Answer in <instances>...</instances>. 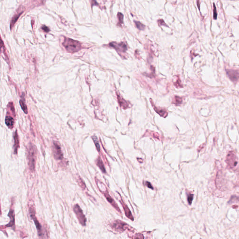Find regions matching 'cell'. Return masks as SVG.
Listing matches in <instances>:
<instances>
[{"label": "cell", "instance_id": "cell-1", "mask_svg": "<svg viewBox=\"0 0 239 239\" xmlns=\"http://www.w3.org/2000/svg\"><path fill=\"white\" fill-rule=\"evenodd\" d=\"M27 153V160L30 169L31 171H34L35 168L36 161L37 159V150L35 146L31 143L29 146Z\"/></svg>", "mask_w": 239, "mask_h": 239}, {"label": "cell", "instance_id": "cell-2", "mask_svg": "<svg viewBox=\"0 0 239 239\" xmlns=\"http://www.w3.org/2000/svg\"><path fill=\"white\" fill-rule=\"evenodd\" d=\"M62 45L67 51L71 53L78 52L81 49L80 43L69 38H65Z\"/></svg>", "mask_w": 239, "mask_h": 239}, {"label": "cell", "instance_id": "cell-3", "mask_svg": "<svg viewBox=\"0 0 239 239\" xmlns=\"http://www.w3.org/2000/svg\"><path fill=\"white\" fill-rule=\"evenodd\" d=\"M73 211L74 212L75 214L76 215V216L80 222V224H81V225L84 226H86L87 219L84 214H83L82 210L81 209L80 207L78 204L75 205L74 206Z\"/></svg>", "mask_w": 239, "mask_h": 239}, {"label": "cell", "instance_id": "cell-4", "mask_svg": "<svg viewBox=\"0 0 239 239\" xmlns=\"http://www.w3.org/2000/svg\"><path fill=\"white\" fill-rule=\"evenodd\" d=\"M52 153L54 158L56 160H61L63 158V155L61 151L60 146L57 142H53Z\"/></svg>", "mask_w": 239, "mask_h": 239}, {"label": "cell", "instance_id": "cell-5", "mask_svg": "<svg viewBox=\"0 0 239 239\" xmlns=\"http://www.w3.org/2000/svg\"><path fill=\"white\" fill-rule=\"evenodd\" d=\"M30 213L31 215V217L33 219V220L34 221L35 224L37 227V230L38 231V234L39 236H42L43 233L42 230V227L40 225V223L38 222L37 219L36 217L35 212L34 209L32 207H31L30 208Z\"/></svg>", "mask_w": 239, "mask_h": 239}, {"label": "cell", "instance_id": "cell-6", "mask_svg": "<svg viewBox=\"0 0 239 239\" xmlns=\"http://www.w3.org/2000/svg\"><path fill=\"white\" fill-rule=\"evenodd\" d=\"M109 46L114 48L119 52H124L127 51V45L124 43H117L116 42H111L109 44Z\"/></svg>", "mask_w": 239, "mask_h": 239}, {"label": "cell", "instance_id": "cell-7", "mask_svg": "<svg viewBox=\"0 0 239 239\" xmlns=\"http://www.w3.org/2000/svg\"><path fill=\"white\" fill-rule=\"evenodd\" d=\"M227 164H229V165L232 168L236 167L238 164V161L237 159L236 156H235V155L233 154L232 153H230V154H229L228 155H227Z\"/></svg>", "mask_w": 239, "mask_h": 239}, {"label": "cell", "instance_id": "cell-8", "mask_svg": "<svg viewBox=\"0 0 239 239\" xmlns=\"http://www.w3.org/2000/svg\"><path fill=\"white\" fill-rule=\"evenodd\" d=\"M227 74L230 79L233 82H237L239 79V72L238 70H226Z\"/></svg>", "mask_w": 239, "mask_h": 239}, {"label": "cell", "instance_id": "cell-9", "mask_svg": "<svg viewBox=\"0 0 239 239\" xmlns=\"http://www.w3.org/2000/svg\"><path fill=\"white\" fill-rule=\"evenodd\" d=\"M0 55H3V58L8 63H9V60L8 59L7 54L6 53V49H5V46L4 43L3 42L2 39L0 36Z\"/></svg>", "mask_w": 239, "mask_h": 239}, {"label": "cell", "instance_id": "cell-10", "mask_svg": "<svg viewBox=\"0 0 239 239\" xmlns=\"http://www.w3.org/2000/svg\"><path fill=\"white\" fill-rule=\"evenodd\" d=\"M8 216H9L10 218V222L7 225V227H12L13 228L15 229V213L12 210V209H10L9 213L8 214Z\"/></svg>", "mask_w": 239, "mask_h": 239}, {"label": "cell", "instance_id": "cell-11", "mask_svg": "<svg viewBox=\"0 0 239 239\" xmlns=\"http://www.w3.org/2000/svg\"><path fill=\"white\" fill-rule=\"evenodd\" d=\"M151 104L152 105L153 107L154 108L155 111L157 113V114H158L160 116H161L162 117H166L168 115V112L166 110H165V109L157 108L154 104H153L152 102H151Z\"/></svg>", "mask_w": 239, "mask_h": 239}, {"label": "cell", "instance_id": "cell-12", "mask_svg": "<svg viewBox=\"0 0 239 239\" xmlns=\"http://www.w3.org/2000/svg\"><path fill=\"white\" fill-rule=\"evenodd\" d=\"M5 123L10 129H13L15 121L14 118L10 115H7L5 118Z\"/></svg>", "mask_w": 239, "mask_h": 239}, {"label": "cell", "instance_id": "cell-13", "mask_svg": "<svg viewBox=\"0 0 239 239\" xmlns=\"http://www.w3.org/2000/svg\"><path fill=\"white\" fill-rule=\"evenodd\" d=\"M14 154H17V153L18 149L19 147V141L18 136L17 133V131L15 132L14 135Z\"/></svg>", "mask_w": 239, "mask_h": 239}, {"label": "cell", "instance_id": "cell-14", "mask_svg": "<svg viewBox=\"0 0 239 239\" xmlns=\"http://www.w3.org/2000/svg\"><path fill=\"white\" fill-rule=\"evenodd\" d=\"M103 193H104V196H105L106 198V199L108 200V201L109 202L110 204L112 205L113 206H114V207H115V208L117 210L120 212L118 206H117V205L115 203V201L112 198L110 197V196L109 195V194H108V193L107 192H103Z\"/></svg>", "mask_w": 239, "mask_h": 239}, {"label": "cell", "instance_id": "cell-15", "mask_svg": "<svg viewBox=\"0 0 239 239\" xmlns=\"http://www.w3.org/2000/svg\"><path fill=\"white\" fill-rule=\"evenodd\" d=\"M24 12V11H21V12H19L17 14L15 15L12 18V20L11 21V23H10V29L11 30L12 28L14 27V26L15 24H16V23L17 22V21L18 20V19H19V17L21 16L23 13Z\"/></svg>", "mask_w": 239, "mask_h": 239}, {"label": "cell", "instance_id": "cell-16", "mask_svg": "<svg viewBox=\"0 0 239 239\" xmlns=\"http://www.w3.org/2000/svg\"><path fill=\"white\" fill-rule=\"evenodd\" d=\"M96 164L99 167V168L101 169V171H102L103 173H106V170L105 169V167L103 164V162L102 160L101 159L100 157H98V158L96 160Z\"/></svg>", "mask_w": 239, "mask_h": 239}, {"label": "cell", "instance_id": "cell-17", "mask_svg": "<svg viewBox=\"0 0 239 239\" xmlns=\"http://www.w3.org/2000/svg\"><path fill=\"white\" fill-rule=\"evenodd\" d=\"M123 208H124L125 214H126V215L127 217L129 218V219L131 220H134V218H133V216L132 215L130 211L129 208L128 207V206L125 204H123Z\"/></svg>", "mask_w": 239, "mask_h": 239}, {"label": "cell", "instance_id": "cell-18", "mask_svg": "<svg viewBox=\"0 0 239 239\" xmlns=\"http://www.w3.org/2000/svg\"><path fill=\"white\" fill-rule=\"evenodd\" d=\"M19 102H20V105L22 109L23 110L24 113L26 114H28V108L25 103V100L24 99V100H21L19 101Z\"/></svg>", "mask_w": 239, "mask_h": 239}, {"label": "cell", "instance_id": "cell-19", "mask_svg": "<svg viewBox=\"0 0 239 239\" xmlns=\"http://www.w3.org/2000/svg\"><path fill=\"white\" fill-rule=\"evenodd\" d=\"M118 101L119 102L121 106V107H123L124 108H127L129 107V104L127 103L126 101L123 100L119 96H118Z\"/></svg>", "mask_w": 239, "mask_h": 239}, {"label": "cell", "instance_id": "cell-20", "mask_svg": "<svg viewBox=\"0 0 239 239\" xmlns=\"http://www.w3.org/2000/svg\"><path fill=\"white\" fill-rule=\"evenodd\" d=\"M183 100L180 97L178 96H175L174 97L173 100L172 101V103L175 104L176 105H179L182 103Z\"/></svg>", "mask_w": 239, "mask_h": 239}, {"label": "cell", "instance_id": "cell-21", "mask_svg": "<svg viewBox=\"0 0 239 239\" xmlns=\"http://www.w3.org/2000/svg\"><path fill=\"white\" fill-rule=\"evenodd\" d=\"M117 17L118 18V20H119V23L118 25L121 26L122 24L123 23V15L122 13L118 12L117 14Z\"/></svg>", "mask_w": 239, "mask_h": 239}, {"label": "cell", "instance_id": "cell-22", "mask_svg": "<svg viewBox=\"0 0 239 239\" xmlns=\"http://www.w3.org/2000/svg\"><path fill=\"white\" fill-rule=\"evenodd\" d=\"M122 222H120L119 223V222L117 221V223H116L114 224V227H115V228H116V229H118L123 230L122 229V228H124V227H123V226H124L125 225V224H122Z\"/></svg>", "mask_w": 239, "mask_h": 239}, {"label": "cell", "instance_id": "cell-23", "mask_svg": "<svg viewBox=\"0 0 239 239\" xmlns=\"http://www.w3.org/2000/svg\"><path fill=\"white\" fill-rule=\"evenodd\" d=\"M134 22L136 25V27L137 28V29H138L139 30H144L145 28V26L143 24H142L140 22L136 21Z\"/></svg>", "mask_w": 239, "mask_h": 239}, {"label": "cell", "instance_id": "cell-24", "mask_svg": "<svg viewBox=\"0 0 239 239\" xmlns=\"http://www.w3.org/2000/svg\"><path fill=\"white\" fill-rule=\"evenodd\" d=\"M92 139H93V140L94 141V143L96 146L97 150L98 151H100V144H99V143L98 140L97 138V137L96 136H93L92 137Z\"/></svg>", "mask_w": 239, "mask_h": 239}, {"label": "cell", "instance_id": "cell-25", "mask_svg": "<svg viewBox=\"0 0 239 239\" xmlns=\"http://www.w3.org/2000/svg\"><path fill=\"white\" fill-rule=\"evenodd\" d=\"M174 85L175 86H176L178 88H179V87H183V86H182V83H181V80H180L179 78H178L177 80L176 81V82H174Z\"/></svg>", "mask_w": 239, "mask_h": 239}, {"label": "cell", "instance_id": "cell-26", "mask_svg": "<svg viewBox=\"0 0 239 239\" xmlns=\"http://www.w3.org/2000/svg\"><path fill=\"white\" fill-rule=\"evenodd\" d=\"M193 199V195L192 194H190L189 195H188V202L190 205L192 204Z\"/></svg>", "mask_w": 239, "mask_h": 239}, {"label": "cell", "instance_id": "cell-27", "mask_svg": "<svg viewBox=\"0 0 239 239\" xmlns=\"http://www.w3.org/2000/svg\"><path fill=\"white\" fill-rule=\"evenodd\" d=\"M213 6H214V10H213V18L214 19H217V10L216 9L215 5L214 4H213Z\"/></svg>", "mask_w": 239, "mask_h": 239}, {"label": "cell", "instance_id": "cell-28", "mask_svg": "<svg viewBox=\"0 0 239 239\" xmlns=\"http://www.w3.org/2000/svg\"><path fill=\"white\" fill-rule=\"evenodd\" d=\"M79 180H80V181H78L79 184L80 185V187H81L82 188H83V189H85V188H86V185H85V184L84 183V182L82 181V180H81V178Z\"/></svg>", "mask_w": 239, "mask_h": 239}, {"label": "cell", "instance_id": "cell-29", "mask_svg": "<svg viewBox=\"0 0 239 239\" xmlns=\"http://www.w3.org/2000/svg\"><path fill=\"white\" fill-rule=\"evenodd\" d=\"M41 28H42L43 31H45V32H47V33L48 32H49L50 31V29L47 26H45V25H43Z\"/></svg>", "mask_w": 239, "mask_h": 239}, {"label": "cell", "instance_id": "cell-30", "mask_svg": "<svg viewBox=\"0 0 239 239\" xmlns=\"http://www.w3.org/2000/svg\"><path fill=\"white\" fill-rule=\"evenodd\" d=\"M151 135L153 137H154L155 138L159 139V134L157 133H156V132H151Z\"/></svg>", "mask_w": 239, "mask_h": 239}, {"label": "cell", "instance_id": "cell-31", "mask_svg": "<svg viewBox=\"0 0 239 239\" xmlns=\"http://www.w3.org/2000/svg\"><path fill=\"white\" fill-rule=\"evenodd\" d=\"M94 6H99V4L95 0H91L92 7H93Z\"/></svg>", "mask_w": 239, "mask_h": 239}, {"label": "cell", "instance_id": "cell-32", "mask_svg": "<svg viewBox=\"0 0 239 239\" xmlns=\"http://www.w3.org/2000/svg\"><path fill=\"white\" fill-rule=\"evenodd\" d=\"M158 22V24H159L160 25H165V26H167L166 24H165V23H164V22L163 21V20H162V19L159 20Z\"/></svg>", "mask_w": 239, "mask_h": 239}, {"label": "cell", "instance_id": "cell-33", "mask_svg": "<svg viewBox=\"0 0 239 239\" xmlns=\"http://www.w3.org/2000/svg\"><path fill=\"white\" fill-rule=\"evenodd\" d=\"M146 185L148 186V188H150V189H153V187L152 186L150 182H146Z\"/></svg>", "mask_w": 239, "mask_h": 239}, {"label": "cell", "instance_id": "cell-34", "mask_svg": "<svg viewBox=\"0 0 239 239\" xmlns=\"http://www.w3.org/2000/svg\"><path fill=\"white\" fill-rule=\"evenodd\" d=\"M199 0H197V5H198L199 9L200 10V3H199Z\"/></svg>", "mask_w": 239, "mask_h": 239}, {"label": "cell", "instance_id": "cell-35", "mask_svg": "<svg viewBox=\"0 0 239 239\" xmlns=\"http://www.w3.org/2000/svg\"><path fill=\"white\" fill-rule=\"evenodd\" d=\"M2 213V212H1V206H0V215Z\"/></svg>", "mask_w": 239, "mask_h": 239}]
</instances>
